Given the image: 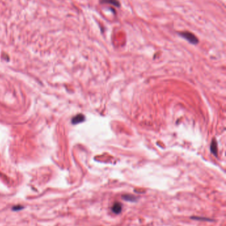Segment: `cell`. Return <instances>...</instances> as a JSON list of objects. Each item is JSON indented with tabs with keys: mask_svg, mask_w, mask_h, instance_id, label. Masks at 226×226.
I'll use <instances>...</instances> for the list:
<instances>
[{
	"mask_svg": "<svg viewBox=\"0 0 226 226\" xmlns=\"http://www.w3.org/2000/svg\"><path fill=\"white\" fill-rule=\"evenodd\" d=\"M179 34L182 37L185 38L186 41H188L190 43L192 44V45H196V44H198V42H199L196 36L193 33H190V32L183 31L181 32V33H179Z\"/></svg>",
	"mask_w": 226,
	"mask_h": 226,
	"instance_id": "obj_1",
	"label": "cell"
},
{
	"mask_svg": "<svg viewBox=\"0 0 226 226\" xmlns=\"http://www.w3.org/2000/svg\"><path fill=\"white\" fill-rule=\"evenodd\" d=\"M112 212L116 214H119L120 213H121V210H122L121 204L118 202H115L112 206Z\"/></svg>",
	"mask_w": 226,
	"mask_h": 226,
	"instance_id": "obj_2",
	"label": "cell"
},
{
	"mask_svg": "<svg viewBox=\"0 0 226 226\" xmlns=\"http://www.w3.org/2000/svg\"><path fill=\"white\" fill-rule=\"evenodd\" d=\"M85 119V117L84 115L82 114H78L77 116H76L75 117L73 118L72 120V122L74 124H78V123L80 122H82Z\"/></svg>",
	"mask_w": 226,
	"mask_h": 226,
	"instance_id": "obj_3",
	"label": "cell"
},
{
	"mask_svg": "<svg viewBox=\"0 0 226 226\" xmlns=\"http://www.w3.org/2000/svg\"><path fill=\"white\" fill-rule=\"evenodd\" d=\"M210 149H211V152L214 155V156H217V145L216 140H213L212 142L211 147H210Z\"/></svg>",
	"mask_w": 226,
	"mask_h": 226,
	"instance_id": "obj_4",
	"label": "cell"
},
{
	"mask_svg": "<svg viewBox=\"0 0 226 226\" xmlns=\"http://www.w3.org/2000/svg\"><path fill=\"white\" fill-rule=\"evenodd\" d=\"M122 198L124 200L128 202H135L137 198L133 195H130V194H124L122 196Z\"/></svg>",
	"mask_w": 226,
	"mask_h": 226,
	"instance_id": "obj_5",
	"label": "cell"
},
{
	"mask_svg": "<svg viewBox=\"0 0 226 226\" xmlns=\"http://www.w3.org/2000/svg\"><path fill=\"white\" fill-rule=\"evenodd\" d=\"M102 3H109L116 7H120V4L117 0H100Z\"/></svg>",
	"mask_w": 226,
	"mask_h": 226,
	"instance_id": "obj_6",
	"label": "cell"
},
{
	"mask_svg": "<svg viewBox=\"0 0 226 226\" xmlns=\"http://www.w3.org/2000/svg\"><path fill=\"white\" fill-rule=\"evenodd\" d=\"M22 208H23V206L20 205H17V206H15L13 208V210H14V211H18V210H21Z\"/></svg>",
	"mask_w": 226,
	"mask_h": 226,
	"instance_id": "obj_7",
	"label": "cell"
},
{
	"mask_svg": "<svg viewBox=\"0 0 226 226\" xmlns=\"http://www.w3.org/2000/svg\"><path fill=\"white\" fill-rule=\"evenodd\" d=\"M192 219H195V220H209V219H206V218H202L199 217H192Z\"/></svg>",
	"mask_w": 226,
	"mask_h": 226,
	"instance_id": "obj_8",
	"label": "cell"
}]
</instances>
